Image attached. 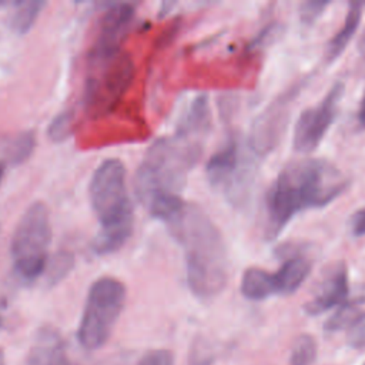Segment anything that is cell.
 Returning <instances> with one entry per match:
<instances>
[{
  "instance_id": "12",
  "label": "cell",
  "mask_w": 365,
  "mask_h": 365,
  "mask_svg": "<svg viewBox=\"0 0 365 365\" xmlns=\"http://www.w3.org/2000/svg\"><path fill=\"white\" fill-rule=\"evenodd\" d=\"M134 17V9L128 3L113 4L100 21L98 36L93 50L111 51L121 48V43L127 36Z\"/></svg>"
},
{
  "instance_id": "6",
  "label": "cell",
  "mask_w": 365,
  "mask_h": 365,
  "mask_svg": "<svg viewBox=\"0 0 365 365\" xmlns=\"http://www.w3.org/2000/svg\"><path fill=\"white\" fill-rule=\"evenodd\" d=\"M125 297V285L115 277H100L91 284L77 331V339L84 349L96 351L108 341Z\"/></svg>"
},
{
  "instance_id": "3",
  "label": "cell",
  "mask_w": 365,
  "mask_h": 365,
  "mask_svg": "<svg viewBox=\"0 0 365 365\" xmlns=\"http://www.w3.org/2000/svg\"><path fill=\"white\" fill-rule=\"evenodd\" d=\"M200 143L175 134L157 140L147 151L135 175L138 200L153 217L167 221L185 202L180 197L187 171L200 155Z\"/></svg>"
},
{
  "instance_id": "18",
  "label": "cell",
  "mask_w": 365,
  "mask_h": 365,
  "mask_svg": "<svg viewBox=\"0 0 365 365\" xmlns=\"http://www.w3.org/2000/svg\"><path fill=\"white\" fill-rule=\"evenodd\" d=\"M44 3L41 1H17L13 3V11L10 16V27L17 34L27 33L37 20Z\"/></svg>"
},
{
  "instance_id": "5",
  "label": "cell",
  "mask_w": 365,
  "mask_h": 365,
  "mask_svg": "<svg viewBox=\"0 0 365 365\" xmlns=\"http://www.w3.org/2000/svg\"><path fill=\"white\" fill-rule=\"evenodd\" d=\"M134 64L128 53L118 50H91L86 73L84 104L88 114H107L128 90Z\"/></svg>"
},
{
  "instance_id": "4",
  "label": "cell",
  "mask_w": 365,
  "mask_h": 365,
  "mask_svg": "<svg viewBox=\"0 0 365 365\" xmlns=\"http://www.w3.org/2000/svg\"><path fill=\"white\" fill-rule=\"evenodd\" d=\"M88 197L100 222V231L93 241L97 254L120 250L133 231V205L127 187V170L117 158L104 160L94 171Z\"/></svg>"
},
{
  "instance_id": "33",
  "label": "cell",
  "mask_w": 365,
  "mask_h": 365,
  "mask_svg": "<svg viewBox=\"0 0 365 365\" xmlns=\"http://www.w3.org/2000/svg\"><path fill=\"white\" fill-rule=\"evenodd\" d=\"M364 365H365V364H364Z\"/></svg>"
},
{
  "instance_id": "30",
  "label": "cell",
  "mask_w": 365,
  "mask_h": 365,
  "mask_svg": "<svg viewBox=\"0 0 365 365\" xmlns=\"http://www.w3.org/2000/svg\"><path fill=\"white\" fill-rule=\"evenodd\" d=\"M358 50H359V56H361V58L365 64V31H364V34L361 36V38L358 41Z\"/></svg>"
},
{
  "instance_id": "25",
  "label": "cell",
  "mask_w": 365,
  "mask_h": 365,
  "mask_svg": "<svg viewBox=\"0 0 365 365\" xmlns=\"http://www.w3.org/2000/svg\"><path fill=\"white\" fill-rule=\"evenodd\" d=\"M346 339L352 348H365V314H361V317L348 329Z\"/></svg>"
},
{
  "instance_id": "24",
  "label": "cell",
  "mask_w": 365,
  "mask_h": 365,
  "mask_svg": "<svg viewBox=\"0 0 365 365\" xmlns=\"http://www.w3.org/2000/svg\"><path fill=\"white\" fill-rule=\"evenodd\" d=\"M329 4L327 0H307L299 6V19L304 24H314L322 14L324 9Z\"/></svg>"
},
{
  "instance_id": "11",
  "label": "cell",
  "mask_w": 365,
  "mask_h": 365,
  "mask_svg": "<svg viewBox=\"0 0 365 365\" xmlns=\"http://www.w3.org/2000/svg\"><path fill=\"white\" fill-rule=\"evenodd\" d=\"M349 292L348 287V271L344 262H338L331 267L321 281L315 295L305 304V311L309 315L322 314L336 305L346 302Z\"/></svg>"
},
{
  "instance_id": "13",
  "label": "cell",
  "mask_w": 365,
  "mask_h": 365,
  "mask_svg": "<svg viewBox=\"0 0 365 365\" xmlns=\"http://www.w3.org/2000/svg\"><path fill=\"white\" fill-rule=\"evenodd\" d=\"M27 365H77L68 355L60 334L51 328H41L30 348Z\"/></svg>"
},
{
  "instance_id": "23",
  "label": "cell",
  "mask_w": 365,
  "mask_h": 365,
  "mask_svg": "<svg viewBox=\"0 0 365 365\" xmlns=\"http://www.w3.org/2000/svg\"><path fill=\"white\" fill-rule=\"evenodd\" d=\"M134 365H174V355L168 349H151L137 358Z\"/></svg>"
},
{
  "instance_id": "15",
  "label": "cell",
  "mask_w": 365,
  "mask_h": 365,
  "mask_svg": "<svg viewBox=\"0 0 365 365\" xmlns=\"http://www.w3.org/2000/svg\"><path fill=\"white\" fill-rule=\"evenodd\" d=\"M240 289L247 299L262 301L269 295L277 294L274 274L258 267H250L242 274Z\"/></svg>"
},
{
  "instance_id": "8",
  "label": "cell",
  "mask_w": 365,
  "mask_h": 365,
  "mask_svg": "<svg viewBox=\"0 0 365 365\" xmlns=\"http://www.w3.org/2000/svg\"><path fill=\"white\" fill-rule=\"evenodd\" d=\"M211 184L220 187L232 204H242L254 177V165L237 138H231L207 163Z\"/></svg>"
},
{
  "instance_id": "10",
  "label": "cell",
  "mask_w": 365,
  "mask_h": 365,
  "mask_svg": "<svg viewBox=\"0 0 365 365\" xmlns=\"http://www.w3.org/2000/svg\"><path fill=\"white\" fill-rule=\"evenodd\" d=\"M295 90L284 93L274 100L254 121L248 145L257 155H265L278 144L288 121V107Z\"/></svg>"
},
{
  "instance_id": "16",
  "label": "cell",
  "mask_w": 365,
  "mask_h": 365,
  "mask_svg": "<svg viewBox=\"0 0 365 365\" xmlns=\"http://www.w3.org/2000/svg\"><path fill=\"white\" fill-rule=\"evenodd\" d=\"M362 14V3H351L348 13L345 16L342 27L335 33V36L328 41L325 47V58L328 61H334L346 47L352 36L355 34Z\"/></svg>"
},
{
  "instance_id": "21",
  "label": "cell",
  "mask_w": 365,
  "mask_h": 365,
  "mask_svg": "<svg viewBox=\"0 0 365 365\" xmlns=\"http://www.w3.org/2000/svg\"><path fill=\"white\" fill-rule=\"evenodd\" d=\"M73 267V257L68 252L57 254L48 267V282H58Z\"/></svg>"
},
{
  "instance_id": "2",
  "label": "cell",
  "mask_w": 365,
  "mask_h": 365,
  "mask_svg": "<svg viewBox=\"0 0 365 365\" xmlns=\"http://www.w3.org/2000/svg\"><path fill=\"white\" fill-rule=\"evenodd\" d=\"M165 224L182 245L191 292L201 299L217 297L228 279L227 248L217 225L198 205L188 202Z\"/></svg>"
},
{
  "instance_id": "9",
  "label": "cell",
  "mask_w": 365,
  "mask_h": 365,
  "mask_svg": "<svg viewBox=\"0 0 365 365\" xmlns=\"http://www.w3.org/2000/svg\"><path fill=\"white\" fill-rule=\"evenodd\" d=\"M342 94L344 84L338 81L317 106L301 111L292 135V147L295 151L311 153L317 148L338 113Z\"/></svg>"
},
{
  "instance_id": "7",
  "label": "cell",
  "mask_w": 365,
  "mask_h": 365,
  "mask_svg": "<svg viewBox=\"0 0 365 365\" xmlns=\"http://www.w3.org/2000/svg\"><path fill=\"white\" fill-rule=\"evenodd\" d=\"M51 242L50 212L46 204L33 202L20 217L11 237V259L16 272L33 281L47 269Z\"/></svg>"
},
{
  "instance_id": "31",
  "label": "cell",
  "mask_w": 365,
  "mask_h": 365,
  "mask_svg": "<svg viewBox=\"0 0 365 365\" xmlns=\"http://www.w3.org/2000/svg\"><path fill=\"white\" fill-rule=\"evenodd\" d=\"M3 175H4V163L0 160V182L3 180Z\"/></svg>"
},
{
  "instance_id": "22",
  "label": "cell",
  "mask_w": 365,
  "mask_h": 365,
  "mask_svg": "<svg viewBox=\"0 0 365 365\" xmlns=\"http://www.w3.org/2000/svg\"><path fill=\"white\" fill-rule=\"evenodd\" d=\"M73 124V114L70 113H61L57 115L53 123L48 127V137L54 141H63L66 140L71 133Z\"/></svg>"
},
{
  "instance_id": "29",
  "label": "cell",
  "mask_w": 365,
  "mask_h": 365,
  "mask_svg": "<svg viewBox=\"0 0 365 365\" xmlns=\"http://www.w3.org/2000/svg\"><path fill=\"white\" fill-rule=\"evenodd\" d=\"M356 118H358V124L365 128V93H364V96H362V98H361V101H359Z\"/></svg>"
},
{
  "instance_id": "20",
  "label": "cell",
  "mask_w": 365,
  "mask_h": 365,
  "mask_svg": "<svg viewBox=\"0 0 365 365\" xmlns=\"http://www.w3.org/2000/svg\"><path fill=\"white\" fill-rule=\"evenodd\" d=\"M317 356V342L311 335H299L292 346L289 365H311Z\"/></svg>"
},
{
  "instance_id": "1",
  "label": "cell",
  "mask_w": 365,
  "mask_h": 365,
  "mask_svg": "<svg viewBox=\"0 0 365 365\" xmlns=\"http://www.w3.org/2000/svg\"><path fill=\"white\" fill-rule=\"evenodd\" d=\"M348 184L344 173L327 160L305 158L288 163L265 195L268 235L277 237L295 214L325 207L339 197Z\"/></svg>"
},
{
  "instance_id": "28",
  "label": "cell",
  "mask_w": 365,
  "mask_h": 365,
  "mask_svg": "<svg viewBox=\"0 0 365 365\" xmlns=\"http://www.w3.org/2000/svg\"><path fill=\"white\" fill-rule=\"evenodd\" d=\"M135 359H131L130 356H124V355H118L117 358H107L104 362L98 364V365H134Z\"/></svg>"
},
{
  "instance_id": "19",
  "label": "cell",
  "mask_w": 365,
  "mask_h": 365,
  "mask_svg": "<svg viewBox=\"0 0 365 365\" xmlns=\"http://www.w3.org/2000/svg\"><path fill=\"white\" fill-rule=\"evenodd\" d=\"M361 311L358 309L356 304L346 301L345 304H342L325 322L324 328L329 332H336L341 329H349L354 322L361 317Z\"/></svg>"
},
{
  "instance_id": "17",
  "label": "cell",
  "mask_w": 365,
  "mask_h": 365,
  "mask_svg": "<svg viewBox=\"0 0 365 365\" xmlns=\"http://www.w3.org/2000/svg\"><path fill=\"white\" fill-rule=\"evenodd\" d=\"M34 145H36V137L33 131H23L13 137H9L3 141L0 147V153L3 157L1 161L10 163L13 165L20 164L31 155Z\"/></svg>"
},
{
  "instance_id": "14",
  "label": "cell",
  "mask_w": 365,
  "mask_h": 365,
  "mask_svg": "<svg viewBox=\"0 0 365 365\" xmlns=\"http://www.w3.org/2000/svg\"><path fill=\"white\" fill-rule=\"evenodd\" d=\"M282 254L285 255V261L274 274L275 288L277 294L289 295L295 292L308 277L311 271V261L307 257H304L301 251L297 250L287 251Z\"/></svg>"
},
{
  "instance_id": "27",
  "label": "cell",
  "mask_w": 365,
  "mask_h": 365,
  "mask_svg": "<svg viewBox=\"0 0 365 365\" xmlns=\"http://www.w3.org/2000/svg\"><path fill=\"white\" fill-rule=\"evenodd\" d=\"M281 30V26L278 23H272V24H268L254 40V46H264L265 41H271Z\"/></svg>"
},
{
  "instance_id": "26",
  "label": "cell",
  "mask_w": 365,
  "mask_h": 365,
  "mask_svg": "<svg viewBox=\"0 0 365 365\" xmlns=\"http://www.w3.org/2000/svg\"><path fill=\"white\" fill-rule=\"evenodd\" d=\"M349 227H351L352 235H355V237L365 235V207L352 214Z\"/></svg>"
},
{
  "instance_id": "32",
  "label": "cell",
  "mask_w": 365,
  "mask_h": 365,
  "mask_svg": "<svg viewBox=\"0 0 365 365\" xmlns=\"http://www.w3.org/2000/svg\"><path fill=\"white\" fill-rule=\"evenodd\" d=\"M0 365H4V354L1 349H0Z\"/></svg>"
}]
</instances>
